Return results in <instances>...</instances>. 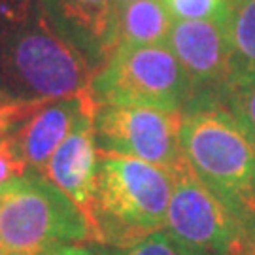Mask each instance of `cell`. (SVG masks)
<instances>
[{"mask_svg": "<svg viewBox=\"0 0 255 255\" xmlns=\"http://www.w3.org/2000/svg\"><path fill=\"white\" fill-rule=\"evenodd\" d=\"M89 61L49 23L40 0H0V95L47 102L89 91Z\"/></svg>", "mask_w": 255, "mask_h": 255, "instance_id": "obj_1", "label": "cell"}, {"mask_svg": "<svg viewBox=\"0 0 255 255\" xmlns=\"http://www.w3.org/2000/svg\"><path fill=\"white\" fill-rule=\"evenodd\" d=\"M174 174L157 164L99 149L91 227L95 240L130 248L161 233Z\"/></svg>", "mask_w": 255, "mask_h": 255, "instance_id": "obj_2", "label": "cell"}, {"mask_svg": "<svg viewBox=\"0 0 255 255\" xmlns=\"http://www.w3.org/2000/svg\"><path fill=\"white\" fill-rule=\"evenodd\" d=\"M180 146L191 172L246 227L255 223V140L227 108L187 112Z\"/></svg>", "mask_w": 255, "mask_h": 255, "instance_id": "obj_3", "label": "cell"}, {"mask_svg": "<svg viewBox=\"0 0 255 255\" xmlns=\"http://www.w3.org/2000/svg\"><path fill=\"white\" fill-rule=\"evenodd\" d=\"M95 240L91 223L44 174L28 170L0 185V250L46 255Z\"/></svg>", "mask_w": 255, "mask_h": 255, "instance_id": "obj_4", "label": "cell"}, {"mask_svg": "<svg viewBox=\"0 0 255 255\" xmlns=\"http://www.w3.org/2000/svg\"><path fill=\"white\" fill-rule=\"evenodd\" d=\"M89 93L97 104H136L185 114L191 83L166 44H123L114 47L95 72Z\"/></svg>", "mask_w": 255, "mask_h": 255, "instance_id": "obj_5", "label": "cell"}, {"mask_svg": "<svg viewBox=\"0 0 255 255\" xmlns=\"http://www.w3.org/2000/svg\"><path fill=\"white\" fill-rule=\"evenodd\" d=\"M178 255H244L248 227L191 172L187 163L174 172L164 221Z\"/></svg>", "mask_w": 255, "mask_h": 255, "instance_id": "obj_6", "label": "cell"}, {"mask_svg": "<svg viewBox=\"0 0 255 255\" xmlns=\"http://www.w3.org/2000/svg\"><path fill=\"white\" fill-rule=\"evenodd\" d=\"M182 112L136 106L97 104L95 136L102 151L127 155L176 172L185 164L180 146Z\"/></svg>", "mask_w": 255, "mask_h": 255, "instance_id": "obj_7", "label": "cell"}, {"mask_svg": "<svg viewBox=\"0 0 255 255\" xmlns=\"http://www.w3.org/2000/svg\"><path fill=\"white\" fill-rule=\"evenodd\" d=\"M223 17L172 21L166 46L172 49L191 83V99L185 114L195 110L225 108L231 93V70Z\"/></svg>", "mask_w": 255, "mask_h": 255, "instance_id": "obj_8", "label": "cell"}, {"mask_svg": "<svg viewBox=\"0 0 255 255\" xmlns=\"http://www.w3.org/2000/svg\"><path fill=\"white\" fill-rule=\"evenodd\" d=\"M40 4L57 32L97 72L116 47V0H40Z\"/></svg>", "mask_w": 255, "mask_h": 255, "instance_id": "obj_9", "label": "cell"}, {"mask_svg": "<svg viewBox=\"0 0 255 255\" xmlns=\"http://www.w3.org/2000/svg\"><path fill=\"white\" fill-rule=\"evenodd\" d=\"M95 110H87L70 134L55 149L44 168V176L82 210L91 223L95 183L99 170V146L95 136Z\"/></svg>", "mask_w": 255, "mask_h": 255, "instance_id": "obj_10", "label": "cell"}, {"mask_svg": "<svg viewBox=\"0 0 255 255\" xmlns=\"http://www.w3.org/2000/svg\"><path fill=\"white\" fill-rule=\"evenodd\" d=\"M95 106L97 102L89 91L47 101L21 121L9 138L28 168L42 174L55 149L70 134L83 114Z\"/></svg>", "mask_w": 255, "mask_h": 255, "instance_id": "obj_11", "label": "cell"}, {"mask_svg": "<svg viewBox=\"0 0 255 255\" xmlns=\"http://www.w3.org/2000/svg\"><path fill=\"white\" fill-rule=\"evenodd\" d=\"M231 91L255 83V0H229L225 11Z\"/></svg>", "mask_w": 255, "mask_h": 255, "instance_id": "obj_12", "label": "cell"}, {"mask_svg": "<svg viewBox=\"0 0 255 255\" xmlns=\"http://www.w3.org/2000/svg\"><path fill=\"white\" fill-rule=\"evenodd\" d=\"M172 19L163 0H130L118 9L116 46L166 44Z\"/></svg>", "mask_w": 255, "mask_h": 255, "instance_id": "obj_13", "label": "cell"}, {"mask_svg": "<svg viewBox=\"0 0 255 255\" xmlns=\"http://www.w3.org/2000/svg\"><path fill=\"white\" fill-rule=\"evenodd\" d=\"M172 21H204L225 15L229 0H163Z\"/></svg>", "mask_w": 255, "mask_h": 255, "instance_id": "obj_14", "label": "cell"}, {"mask_svg": "<svg viewBox=\"0 0 255 255\" xmlns=\"http://www.w3.org/2000/svg\"><path fill=\"white\" fill-rule=\"evenodd\" d=\"M225 108L255 140V83L229 93Z\"/></svg>", "mask_w": 255, "mask_h": 255, "instance_id": "obj_15", "label": "cell"}, {"mask_svg": "<svg viewBox=\"0 0 255 255\" xmlns=\"http://www.w3.org/2000/svg\"><path fill=\"white\" fill-rule=\"evenodd\" d=\"M40 104H44V102H38V104L17 102L9 101V99L0 95V140L9 136L13 132V128L17 127L21 121H25Z\"/></svg>", "mask_w": 255, "mask_h": 255, "instance_id": "obj_16", "label": "cell"}, {"mask_svg": "<svg viewBox=\"0 0 255 255\" xmlns=\"http://www.w3.org/2000/svg\"><path fill=\"white\" fill-rule=\"evenodd\" d=\"M28 170L30 168L23 161V157L19 155L17 147L11 142V138H2L0 140V185L27 174Z\"/></svg>", "mask_w": 255, "mask_h": 255, "instance_id": "obj_17", "label": "cell"}, {"mask_svg": "<svg viewBox=\"0 0 255 255\" xmlns=\"http://www.w3.org/2000/svg\"><path fill=\"white\" fill-rule=\"evenodd\" d=\"M125 255H178V252L172 248L164 233H155L151 237L140 240L134 246H130Z\"/></svg>", "mask_w": 255, "mask_h": 255, "instance_id": "obj_18", "label": "cell"}, {"mask_svg": "<svg viewBox=\"0 0 255 255\" xmlns=\"http://www.w3.org/2000/svg\"><path fill=\"white\" fill-rule=\"evenodd\" d=\"M46 255H91V252H87L85 248L66 246V248H61V250H55V252H49Z\"/></svg>", "mask_w": 255, "mask_h": 255, "instance_id": "obj_19", "label": "cell"}, {"mask_svg": "<svg viewBox=\"0 0 255 255\" xmlns=\"http://www.w3.org/2000/svg\"><path fill=\"white\" fill-rule=\"evenodd\" d=\"M0 255H8V254H4V252H2V250H0Z\"/></svg>", "mask_w": 255, "mask_h": 255, "instance_id": "obj_20", "label": "cell"}]
</instances>
